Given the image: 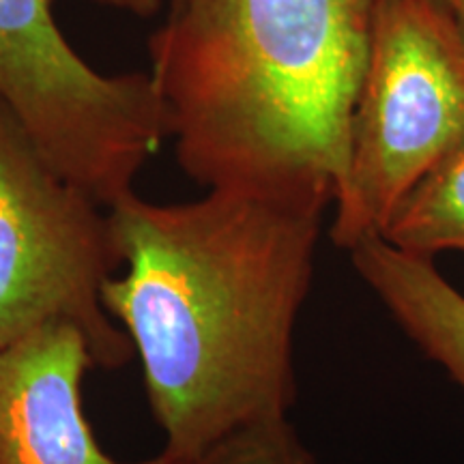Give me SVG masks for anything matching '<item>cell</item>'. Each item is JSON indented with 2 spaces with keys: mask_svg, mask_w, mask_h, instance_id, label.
<instances>
[{
  "mask_svg": "<svg viewBox=\"0 0 464 464\" xmlns=\"http://www.w3.org/2000/svg\"><path fill=\"white\" fill-rule=\"evenodd\" d=\"M324 211L222 189L168 205L131 191L108 207L121 269L102 304L140 359L168 462L290 417Z\"/></svg>",
  "mask_w": 464,
  "mask_h": 464,
  "instance_id": "obj_1",
  "label": "cell"
},
{
  "mask_svg": "<svg viewBox=\"0 0 464 464\" xmlns=\"http://www.w3.org/2000/svg\"><path fill=\"white\" fill-rule=\"evenodd\" d=\"M149 75L207 189L329 208L379 0H170Z\"/></svg>",
  "mask_w": 464,
  "mask_h": 464,
  "instance_id": "obj_2",
  "label": "cell"
},
{
  "mask_svg": "<svg viewBox=\"0 0 464 464\" xmlns=\"http://www.w3.org/2000/svg\"><path fill=\"white\" fill-rule=\"evenodd\" d=\"M464 140V39L443 0H379L329 239L381 235L409 189Z\"/></svg>",
  "mask_w": 464,
  "mask_h": 464,
  "instance_id": "obj_3",
  "label": "cell"
},
{
  "mask_svg": "<svg viewBox=\"0 0 464 464\" xmlns=\"http://www.w3.org/2000/svg\"><path fill=\"white\" fill-rule=\"evenodd\" d=\"M119 269L108 207L67 181L0 100V346L72 324L97 368L131 362L130 338L102 304Z\"/></svg>",
  "mask_w": 464,
  "mask_h": 464,
  "instance_id": "obj_4",
  "label": "cell"
},
{
  "mask_svg": "<svg viewBox=\"0 0 464 464\" xmlns=\"http://www.w3.org/2000/svg\"><path fill=\"white\" fill-rule=\"evenodd\" d=\"M0 100L45 160L103 207L131 194L168 138L149 72L86 63L58 26L54 0H0Z\"/></svg>",
  "mask_w": 464,
  "mask_h": 464,
  "instance_id": "obj_5",
  "label": "cell"
},
{
  "mask_svg": "<svg viewBox=\"0 0 464 464\" xmlns=\"http://www.w3.org/2000/svg\"><path fill=\"white\" fill-rule=\"evenodd\" d=\"M97 368L72 324H48L0 346V464H170L164 456L121 462L108 456L82 406Z\"/></svg>",
  "mask_w": 464,
  "mask_h": 464,
  "instance_id": "obj_6",
  "label": "cell"
},
{
  "mask_svg": "<svg viewBox=\"0 0 464 464\" xmlns=\"http://www.w3.org/2000/svg\"><path fill=\"white\" fill-rule=\"evenodd\" d=\"M365 286L413 344L464 393V293L434 265L393 247L381 235L348 249Z\"/></svg>",
  "mask_w": 464,
  "mask_h": 464,
  "instance_id": "obj_7",
  "label": "cell"
},
{
  "mask_svg": "<svg viewBox=\"0 0 464 464\" xmlns=\"http://www.w3.org/2000/svg\"><path fill=\"white\" fill-rule=\"evenodd\" d=\"M381 237L423 258L464 252V140L409 189Z\"/></svg>",
  "mask_w": 464,
  "mask_h": 464,
  "instance_id": "obj_8",
  "label": "cell"
},
{
  "mask_svg": "<svg viewBox=\"0 0 464 464\" xmlns=\"http://www.w3.org/2000/svg\"><path fill=\"white\" fill-rule=\"evenodd\" d=\"M170 464H318L290 417L237 428L200 454Z\"/></svg>",
  "mask_w": 464,
  "mask_h": 464,
  "instance_id": "obj_9",
  "label": "cell"
},
{
  "mask_svg": "<svg viewBox=\"0 0 464 464\" xmlns=\"http://www.w3.org/2000/svg\"><path fill=\"white\" fill-rule=\"evenodd\" d=\"M92 3L108 9L125 11V14L140 17V20H149V17L160 14V9L164 7L166 0H92Z\"/></svg>",
  "mask_w": 464,
  "mask_h": 464,
  "instance_id": "obj_10",
  "label": "cell"
},
{
  "mask_svg": "<svg viewBox=\"0 0 464 464\" xmlns=\"http://www.w3.org/2000/svg\"><path fill=\"white\" fill-rule=\"evenodd\" d=\"M445 7L450 9L451 17H454L458 31H460L462 39H464V0H443Z\"/></svg>",
  "mask_w": 464,
  "mask_h": 464,
  "instance_id": "obj_11",
  "label": "cell"
},
{
  "mask_svg": "<svg viewBox=\"0 0 464 464\" xmlns=\"http://www.w3.org/2000/svg\"><path fill=\"white\" fill-rule=\"evenodd\" d=\"M168 3H170V0H168Z\"/></svg>",
  "mask_w": 464,
  "mask_h": 464,
  "instance_id": "obj_12",
  "label": "cell"
}]
</instances>
